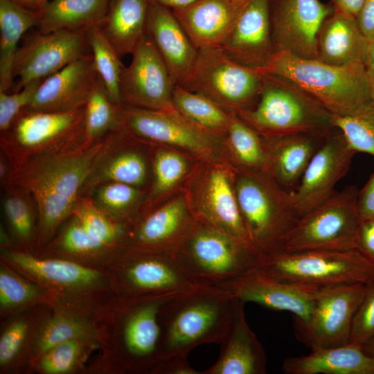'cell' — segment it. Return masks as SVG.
<instances>
[{
  "mask_svg": "<svg viewBox=\"0 0 374 374\" xmlns=\"http://www.w3.org/2000/svg\"><path fill=\"white\" fill-rule=\"evenodd\" d=\"M113 132L78 148L51 150L16 168L8 184L30 193L39 217L37 240L42 247L72 212L78 195L96 163L111 145Z\"/></svg>",
  "mask_w": 374,
  "mask_h": 374,
  "instance_id": "1",
  "label": "cell"
},
{
  "mask_svg": "<svg viewBox=\"0 0 374 374\" xmlns=\"http://www.w3.org/2000/svg\"><path fill=\"white\" fill-rule=\"evenodd\" d=\"M239 301L226 289L199 285L168 299L160 312L161 359L188 355L205 344H222Z\"/></svg>",
  "mask_w": 374,
  "mask_h": 374,
  "instance_id": "2",
  "label": "cell"
},
{
  "mask_svg": "<svg viewBox=\"0 0 374 374\" xmlns=\"http://www.w3.org/2000/svg\"><path fill=\"white\" fill-rule=\"evenodd\" d=\"M172 296L137 299L114 296L105 304L103 312L109 321H109V331L102 329V360H105L109 371L151 373L161 359V308Z\"/></svg>",
  "mask_w": 374,
  "mask_h": 374,
  "instance_id": "3",
  "label": "cell"
},
{
  "mask_svg": "<svg viewBox=\"0 0 374 374\" xmlns=\"http://www.w3.org/2000/svg\"><path fill=\"white\" fill-rule=\"evenodd\" d=\"M256 71L290 81L335 116H353L374 105L363 64L335 66L280 51Z\"/></svg>",
  "mask_w": 374,
  "mask_h": 374,
  "instance_id": "4",
  "label": "cell"
},
{
  "mask_svg": "<svg viewBox=\"0 0 374 374\" xmlns=\"http://www.w3.org/2000/svg\"><path fill=\"white\" fill-rule=\"evenodd\" d=\"M195 284L221 287L257 270L263 255L206 224H195L170 253Z\"/></svg>",
  "mask_w": 374,
  "mask_h": 374,
  "instance_id": "5",
  "label": "cell"
},
{
  "mask_svg": "<svg viewBox=\"0 0 374 374\" xmlns=\"http://www.w3.org/2000/svg\"><path fill=\"white\" fill-rule=\"evenodd\" d=\"M262 75L256 106L236 114L258 134L276 137L337 129L334 116L292 82L277 75Z\"/></svg>",
  "mask_w": 374,
  "mask_h": 374,
  "instance_id": "6",
  "label": "cell"
},
{
  "mask_svg": "<svg viewBox=\"0 0 374 374\" xmlns=\"http://www.w3.org/2000/svg\"><path fill=\"white\" fill-rule=\"evenodd\" d=\"M235 190L249 239L263 256L281 250L299 219L292 193L264 172H248L238 178Z\"/></svg>",
  "mask_w": 374,
  "mask_h": 374,
  "instance_id": "7",
  "label": "cell"
},
{
  "mask_svg": "<svg viewBox=\"0 0 374 374\" xmlns=\"http://www.w3.org/2000/svg\"><path fill=\"white\" fill-rule=\"evenodd\" d=\"M1 261L52 293L56 304L100 308L103 296L113 294L105 269L8 247L1 249Z\"/></svg>",
  "mask_w": 374,
  "mask_h": 374,
  "instance_id": "8",
  "label": "cell"
},
{
  "mask_svg": "<svg viewBox=\"0 0 374 374\" xmlns=\"http://www.w3.org/2000/svg\"><path fill=\"white\" fill-rule=\"evenodd\" d=\"M257 270L276 279L319 287L374 282V262L357 249L279 251L263 256Z\"/></svg>",
  "mask_w": 374,
  "mask_h": 374,
  "instance_id": "9",
  "label": "cell"
},
{
  "mask_svg": "<svg viewBox=\"0 0 374 374\" xmlns=\"http://www.w3.org/2000/svg\"><path fill=\"white\" fill-rule=\"evenodd\" d=\"M359 190L348 186L301 216L287 235L280 251H348L357 249L361 220Z\"/></svg>",
  "mask_w": 374,
  "mask_h": 374,
  "instance_id": "10",
  "label": "cell"
},
{
  "mask_svg": "<svg viewBox=\"0 0 374 374\" xmlns=\"http://www.w3.org/2000/svg\"><path fill=\"white\" fill-rule=\"evenodd\" d=\"M105 269L113 294L123 299L172 296L197 285L168 253L121 247L113 252Z\"/></svg>",
  "mask_w": 374,
  "mask_h": 374,
  "instance_id": "11",
  "label": "cell"
},
{
  "mask_svg": "<svg viewBox=\"0 0 374 374\" xmlns=\"http://www.w3.org/2000/svg\"><path fill=\"white\" fill-rule=\"evenodd\" d=\"M262 81V74L233 61L221 48H204L199 50L193 66L179 85L238 114L258 97Z\"/></svg>",
  "mask_w": 374,
  "mask_h": 374,
  "instance_id": "12",
  "label": "cell"
},
{
  "mask_svg": "<svg viewBox=\"0 0 374 374\" xmlns=\"http://www.w3.org/2000/svg\"><path fill=\"white\" fill-rule=\"evenodd\" d=\"M368 286L357 283L319 287L308 321L296 323L298 339L311 350L347 344L354 315Z\"/></svg>",
  "mask_w": 374,
  "mask_h": 374,
  "instance_id": "13",
  "label": "cell"
},
{
  "mask_svg": "<svg viewBox=\"0 0 374 374\" xmlns=\"http://www.w3.org/2000/svg\"><path fill=\"white\" fill-rule=\"evenodd\" d=\"M90 54L86 30L33 33L17 51L12 66L17 82L12 90L19 91L30 82L44 80Z\"/></svg>",
  "mask_w": 374,
  "mask_h": 374,
  "instance_id": "14",
  "label": "cell"
},
{
  "mask_svg": "<svg viewBox=\"0 0 374 374\" xmlns=\"http://www.w3.org/2000/svg\"><path fill=\"white\" fill-rule=\"evenodd\" d=\"M119 126L127 133L151 141L179 147L208 157L215 146L214 134L176 109L154 110L121 105Z\"/></svg>",
  "mask_w": 374,
  "mask_h": 374,
  "instance_id": "15",
  "label": "cell"
},
{
  "mask_svg": "<svg viewBox=\"0 0 374 374\" xmlns=\"http://www.w3.org/2000/svg\"><path fill=\"white\" fill-rule=\"evenodd\" d=\"M132 55L121 78V104L154 110L174 109L172 97L176 83L148 33Z\"/></svg>",
  "mask_w": 374,
  "mask_h": 374,
  "instance_id": "16",
  "label": "cell"
},
{
  "mask_svg": "<svg viewBox=\"0 0 374 374\" xmlns=\"http://www.w3.org/2000/svg\"><path fill=\"white\" fill-rule=\"evenodd\" d=\"M334 11L319 0H271L272 39L276 51L317 60L319 30Z\"/></svg>",
  "mask_w": 374,
  "mask_h": 374,
  "instance_id": "17",
  "label": "cell"
},
{
  "mask_svg": "<svg viewBox=\"0 0 374 374\" xmlns=\"http://www.w3.org/2000/svg\"><path fill=\"white\" fill-rule=\"evenodd\" d=\"M356 153L339 130L328 136L312 158L297 186L291 192L299 218L334 194L336 184L348 172Z\"/></svg>",
  "mask_w": 374,
  "mask_h": 374,
  "instance_id": "18",
  "label": "cell"
},
{
  "mask_svg": "<svg viewBox=\"0 0 374 374\" xmlns=\"http://www.w3.org/2000/svg\"><path fill=\"white\" fill-rule=\"evenodd\" d=\"M220 287L229 290L244 303L252 302L270 310L290 312L296 323L302 324L306 323L310 317L319 288L276 279L258 270Z\"/></svg>",
  "mask_w": 374,
  "mask_h": 374,
  "instance_id": "19",
  "label": "cell"
},
{
  "mask_svg": "<svg viewBox=\"0 0 374 374\" xmlns=\"http://www.w3.org/2000/svg\"><path fill=\"white\" fill-rule=\"evenodd\" d=\"M271 0H249L228 41L221 48L237 63L264 67L276 53L271 25Z\"/></svg>",
  "mask_w": 374,
  "mask_h": 374,
  "instance_id": "20",
  "label": "cell"
},
{
  "mask_svg": "<svg viewBox=\"0 0 374 374\" xmlns=\"http://www.w3.org/2000/svg\"><path fill=\"white\" fill-rule=\"evenodd\" d=\"M92 54L43 80L22 112H64L85 105L98 79Z\"/></svg>",
  "mask_w": 374,
  "mask_h": 374,
  "instance_id": "21",
  "label": "cell"
},
{
  "mask_svg": "<svg viewBox=\"0 0 374 374\" xmlns=\"http://www.w3.org/2000/svg\"><path fill=\"white\" fill-rule=\"evenodd\" d=\"M249 0H198L172 12L198 49L222 48Z\"/></svg>",
  "mask_w": 374,
  "mask_h": 374,
  "instance_id": "22",
  "label": "cell"
},
{
  "mask_svg": "<svg viewBox=\"0 0 374 374\" xmlns=\"http://www.w3.org/2000/svg\"><path fill=\"white\" fill-rule=\"evenodd\" d=\"M195 222L184 199H174L140 220L122 247L170 254Z\"/></svg>",
  "mask_w": 374,
  "mask_h": 374,
  "instance_id": "23",
  "label": "cell"
},
{
  "mask_svg": "<svg viewBox=\"0 0 374 374\" xmlns=\"http://www.w3.org/2000/svg\"><path fill=\"white\" fill-rule=\"evenodd\" d=\"M194 217L252 247L242 220L230 175L214 168L203 179ZM256 249V248H255Z\"/></svg>",
  "mask_w": 374,
  "mask_h": 374,
  "instance_id": "24",
  "label": "cell"
},
{
  "mask_svg": "<svg viewBox=\"0 0 374 374\" xmlns=\"http://www.w3.org/2000/svg\"><path fill=\"white\" fill-rule=\"evenodd\" d=\"M147 33L152 38L172 80L176 84H181L193 66L199 50L172 10L150 0Z\"/></svg>",
  "mask_w": 374,
  "mask_h": 374,
  "instance_id": "25",
  "label": "cell"
},
{
  "mask_svg": "<svg viewBox=\"0 0 374 374\" xmlns=\"http://www.w3.org/2000/svg\"><path fill=\"white\" fill-rule=\"evenodd\" d=\"M332 132L265 137L266 174L283 188L294 190L312 158Z\"/></svg>",
  "mask_w": 374,
  "mask_h": 374,
  "instance_id": "26",
  "label": "cell"
},
{
  "mask_svg": "<svg viewBox=\"0 0 374 374\" xmlns=\"http://www.w3.org/2000/svg\"><path fill=\"white\" fill-rule=\"evenodd\" d=\"M84 106L64 112H21L10 128L12 139L30 149L56 147L73 139L82 132Z\"/></svg>",
  "mask_w": 374,
  "mask_h": 374,
  "instance_id": "27",
  "label": "cell"
},
{
  "mask_svg": "<svg viewBox=\"0 0 374 374\" xmlns=\"http://www.w3.org/2000/svg\"><path fill=\"white\" fill-rule=\"evenodd\" d=\"M239 301L229 332L223 341L217 362L202 374H265L267 356L255 333L249 328Z\"/></svg>",
  "mask_w": 374,
  "mask_h": 374,
  "instance_id": "28",
  "label": "cell"
},
{
  "mask_svg": "<svg viewBox=\"0 0 374 374\" xmlns=\"http://www.w3.org/2000/svg\"><path fill=\"white\" fill-rule=\"evenodd\" d=\"M368 46L356 17L334 10L319 30L317 60L335 66L365 64Z\"/></svg>",
  "mask_w": 374,
  "mask_h": 374,
  "instance_id": "29",
  "label": "cell"
},
{
  "mask_svg": "<svg viewBox=\"0 0 374 374\" xmlns=\"http://www.w3.org/2000/svg\"><path fill=\"white\" fill-rule=\"evenodd\" d=\"M52 309L37 332L30 364L49 348L70 339H94L101 343V310L60 304Z\"/></svg>",
  "mask_w": 374,
  "mask_h": 374,
  "instance_id": "30",
  "label": "cell"
},
{
  "mask_svg": "<svg viewBox=\"0 0 374 374\" xmlns=\"http://www.w3.org/2000/svg\"><path fill=\"white\" fill-rule=\"evenodd\" d=\"M282 371L286 374H374V356L362 346L347 343L287 357Z\"/></svg>",
  "mask_w": 374,
  "mask_h": 374,
  "instance_id": "31",
  "label": "cell"
},
{
  "mask_svg": "<svg viewBox=\"0 0 374 374\" xmlns=\"http://www.w3.org/2000/svg\"><path fill=\"white\" fill-rule=\"evenodd\" d=\"M51 306L40 305L11 318L1 332L0 373H15L30 368L35 342Z\"/></svg>",
  "mask_w": 374,
  "mask_h": 374,
  "instance_id": "32",
  "label": "cell"
},
{
  "mask_svg": "<svg viewBox=\"0 0 374 374\" xmlns=\"http://www.w3.org/2000/svg\"><path fill=\"white\" fill-rule=\"evenodd\" d=\"M150 0H110L99 27L121 58L136 49L147 33Z\"/></svg>",
  "mask_w": 374,
  "mask_h": 374,
  "instance_id": "33",
  "label": "cell"
},
{
  "mask_svg": "<svg viewBox=\"0 0 374 374\" xmlns=\"http://www.w3.org/2000/svg\"><path fill=\"white\" fill-rule=\"evenodd\" d=\"M39 24V12L12 0H0V91L8 93L13 87L12 66L19 39Z\"/></svg>",
  "mask_w": 374,
  "mask_h": 374,
  "instance_id": "34",
  "label": "cell"
},
{
  "mask_svg": "<svg viewBox=\"0 0 374 374\" xmlns=\"http://www.w3.org/2000/svg\"><path fill=\"white\" fill-rule=\"evenodd\" d=\"M110 0H51L39 12L38 30H87L99 26Z\"/></svg>",
  "mask_w": 374,
  "mask_h": 374,
  "instance_id": "35",
  "label": "cell"
},
{
  "mask_svg": "<svg viewBox=\"0 0 374 374\" xmlns=\"http://www.w3.org/2000/svg\"><path fill=\"white\" fill-rule=\"evenodd\" d=\"M56 297L49 291L1 261L0 312L3 318L12 317L37 305L53 307Z\"/></svg>",
  "mask_w": 374,
  "mask_h": 374,
  "instance_id": "36",
  "label": "cell"
},
{
  "mask_svg": "<svg viewBox=\"0 0 374 374\" xmlns=\"http://www.w3.org/2000/svg\"><path fill=\"white\" fill-rule=\"evenodd\" d=\"M114 251L93 238L73 215L55 243L54 255L46 258L65 259L105 269Z\"/></svg>",
  "mask_w": 374,
  "mask_h": 374,
  "instance_id": "37",
  "label": "cell"
},
{
  "mask_svg": "<svg viewBox=\"0 0 374 374\" xmlns=\"http://www.w3.org/2000/svg\"><path fill=\"white\" fill-rule=\"evenodd\" d=\"M101 346L94 339H73L60 343L35 359L30 369L42 374H69L84 368L92 351Z\"/></svg>",
  "mask_w": 374,
  "mask_h": 374,
  "instance_id": "38",
  "label": "cell"
},
{
  "mask_svg": "<svg viewBox=\"0 0 374 374\" xmlns=\"http://www.w3.org/2000/svg\"><path fill=\"white\" fill-rule=\"evenodd\" d=\"M172 102L175 109L195 124L215 133L226 132L233 114L211 99L176 84Z\"/></svg>",
  "mask_w": 374,
  "mask_h": 374,
  "instance_id": "39",
  "label": "cell"
},
{
  "mask_svg": "<svg viewBox=\"0 0 374 374\" xmlns=\"http://www.w3.org/2000/svg\"><path fill=\"white\" fill-rule=\"evenodd\" d=\"M101 157L86 184L89 187L109 182H120L132 186L141 184L146 176V166L143 157L132 151L107 154Z\"/></svg>",
  "mask_w": 374,
  "mask_h": 374,
  "instance_id": "40",
  "label": "cell"
},
{
  "mask_svg": "<svg viewBox=\"0 0 374 374\" xmlns=\"http://www.w3.org/2000/svg\"><path fill=\"white\" fill-rule=\"evenodd\" d=\"M121 105L111 100L98 75L84 106L83 138L94 141L117 128L120 123Z\"/></svg>",
  "mask_w": 374,
  "mask_h": 374,
  "instance_id": "41",
  "label": "cell"
},
{
  "mask_svg": "<svg viewBox=\"0 0 374 374\" xmlns=\"http://www.w3.org/2000/svg\"><path fill=\"white\" fill-rule=\"evenodd\" d=\"M86 36L96 71L111 100L116 104H121L119 86L125 66L121 57L98 26L88 28Z\"/></svg>",
  "mask_w": 374,
  "mask_h": 374,
  "instance_id": "42",
  "label": "cell"
},
{
  "mask_svg": "<svg viewBox=\"0 0 374 374\" xmlns=\"http://www.w3.org/2000/svg\"><path fill=\"white\" fill-rule=\"evenodd\" d=\"M226 134L237 161L244 167L266 173L267 154L260 134L234 114Z\"/></svg>",
  "mask_w": 374,
  "mask_h": 374,
  "instance_id": "43",
  "label": "cell"
},
{
  "mask_svg": "<svg viewBox=\"0 0 374 374\" xmlns=\"http://www.w3.org/2000/svg\"><path fill=\"white\" fill-rule=\"evenodd\" d=\"M72 215L93 238L112 250L116 249L123 239L121 224L108 217L91 200L78 199Z\"/></svg>",
  "mask_w": 374,
  "mask_h": 374,
  "instance_id": "44",
  "label": "cell"
},
{
  "mask_svg": "<svg viewBox=\"0 0 374 374\" xmlns=\"http://www.w3.org/2000/svg\"><path fill=\"white\" fill-rule=\"evenodd\" d=\"M333 123L355 152L374 156V105L353 116H334Z\"/></svg>",
  "mask_w": 374,
  "mask_h": 374,
  "instance_id": "45",
  "label": "cell"
},
{
  "mask_svg": "<svg viewBox=\"0 0 374 374\" xmlns=\"http://www.w3.org/2000/svg\"><path fill=\"white\" fill-rule=\"evenodd\" d=\"M96 187L100 208L118 222L127 217L139 197L134 186L124 183L109 182Z\"/></svg>",
  "mask_w": 374,
  "mask_h": 374,
  "instance_id": "46",
  "label": "cell"
},
{
  "mask_svg": "<svg viewBox=\"0 0 374 374\" xmlns=\"http://www.w3.org/2000/svg\"><path fill=\"white\" fill-rule=\"evenodd\" d=\"M188 164L180 154L170 150H159L154 160V184L152 193L159 195L171 189L184 177Z\"/></svg>",
  "mask_w": 374,
  "mask_h": 374,
  "instance_id": "47",
  "label": "cell"
},
{
  "mask_svg": "<svg viewBox=\"0 0 374 374\" xmlns=\"http://www.w3.org/2000/svg\"><path fill=\"white\" fill-rule=\"evenodd\" d=\"M3 210L15 237L24 245L30 247L34 235V220L28 202L23 195L11 194L4 199Z\"/></svg>",
  "mask_w": 374,
  "mask_h": 374,
  "instance_id": "48",
  "label": "cell"
},
{
  "mask_svg": "<svg viewBox=\"0 0 374 374\" xmlns=\"http://www.w3.org/2000/svg\"><path fill=\"white\" fill-rule=\"evenodd\" d=\"M43 80L26 84L13 93L0 91V130L8 132L22 111L30 104Z\"/></svg>",
  "mask_w": 374,
  "mask_h": 374,
  "instance_id": "49",
  "label": "cell"
},
{
  "mask_svg": "<svg viewBox=\"0 0 374 374\" xmlns=\"http://www.w3.org/2000/svg\"><path fill=\"white\" fill-rule=\"evenodd\" d=\"M374 337V282L358 307L351 324L348 343L364 346Z\"/></svg>",
  "mask_w": 374,
  "mask_h": 374,
  "instance_id": "50",
  "label": "cell"
},
{
  "mask_svg": "<svg viewBox=\"0 0 374 374\" xmlns=\"http://www.w3.org/2000/svg\"><path fill=\"white\" fill-rule=\"evenodd\" d=\"M188 355H176L161 359L154 366L152 374H202L188 362Z\"/></svg>",
  "mask_w": 374,
  "mask_h": 374,
  "instance_id": "51",
  "label": "cell"
},
{
  "mask_svg": "<svg viewBox=\"0 0 374 374\" xmlns=\"http://www.w3.org/2000/svg\"><path fill=\"white\" fill-rule=\"evenodd\" d=\"M357 205L361 220L374 217V172L359 191Z\"/></svg>",
  "mask_w": 374,
  "mask_h": 374,
  "instance_id": "52",
  "label": "cell"
},
{
  "mask_svg": "<svg viewBox=\"0 0 374 374\" xmlns=\"http://www.w3.org/2000/svg\"><path fill=\"white\" fill-rule=\"evenodd\" d=\"M357 249L374 262V217L361 220Z\"/></svg>",
  "mask_w": 374,
  "mask_h": 374,
  "instance_id": "53",
  "label": "cell"
},
{
  "mask_svg": "<svg viewBox=\"0 0 374 374\" xmlns=\"http://www.w3.org/2000/svg\"><path fill=\"white\" fill-rule=\"evenodd\" d=\"M359 27L370 42L374 39V0H364L356 17Z\"/></svg>",
  "mask_w": 374,
  "mask_h": 374,
  "instance_id": "54",
  "label": "cell"
},
{
  "mask_svg": "<svg viewBox=\"0 0 374 374\" xmlns=\"http://www.w3.org/2000/svg\"><path fill=\"white\" fill-rule=\"evenodd\" d=\"M364 0H331L334 10L357 17Z\"/></svg>",
  "mask_w": 374,
  "mask_h": 374,
  "instance_id": "55",
  "label": "cell"
},
{
  "mask_svg": "<svg viewBox=\"0 0 374 374\" xmlns=\"http://www.w3.org/2000/svg\"><path fill=\"white\" fill-rule=\"evenodd\" d=\"M364 66L371 94L374 100V39L369 42L368 55Z\"/></svg>",
  "mask_w": 374,
  "mask_h": 374,
  "instance_id": "56",
  "label": "cell"
},
{
  "mask_svg": "<svg viewBox=\"0 0 374 374\" xmlns=\"http://www.w3.org/2000/svg\"><path fill=\"white\" fill-rule=\"evenodd\" d=\"M20 6L35 12H40L48 0H12Z\"/></svg>",
  "mask_w": 374,
  "mask_h": 374,
  "instance_id": "57",
  "label": "cell"
},
{
  "mask_svg": "<svg viewBox=\"0 0 374 374\" xmlns=\"http://www.w3.org/2000/svg\"><path fill=\"white\" fill-rule=\"evenodd\" d=\"M168 8L177 9L187 7L198 0H151Z\"/></svg>",
  "mask_w": 374,
  "mask_h": 374,
  "instance_id": "58",
  "label": "cell"
},
{
  "mask_svg": "<svg viewBox=\"0 0 374 374\" xmlns=\"http://www.w3.org/2000/svg\"><path fill=\"white\" fill-rule=\"evenodd\" d=\"M363 349L367 354L374 356V337L364 345Z\"/></svg>",
  "mask_w": 374,
  "mask_h": 374,
  "instance_id": "59",
  "label": "cell"
}]
</instances>
